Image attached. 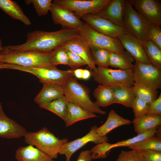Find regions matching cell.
Listing matches in <instances>:
<instances>
[{
	"instance_id": "1",
	"label": "cell",
	"mask_w": 161,
	"mask_h": 161,
	"mask_svg": "<svg viewBox=\"0 0 161 161\" xmlns=\"http://www.w3.org/2000/svg\"><path fill=\"white\" fill-rule=\"evenodd\" d=\"M78 36V29L62 28L54 32L35 30L27 34L26 41L24 43L3 47V50L11 52H50L71 39Z\"/></svg>"
},
{
	"instance_id": "2",
	"label": "cell",
	"mask_w": 161,
	"mask_h": 161,
	"mask_svg": "<svg viewBox=\"0 0 161 161\" xmlns=\"http://www.w3.org/2000/svg\"><path fill=\"white\" fill-rule=\"evenodd\" d=\"M52 51L41 52L32 51L11 52L3 50L0 54V63L27 67L57 68L50 62Z\"/></svg>"
},
{
	"instance_id": "3",
	"label": "cell",
	"mask_w": 161,
	"mask_h": 161,
	"mask_svg": "<svg viewBox=\"0 0 161 161\" xmlns=\"http://www.w3.org/2000/svg\"><path fill=\"white\" fill-rule=\"evenodd\" d=\"M24 141L36 148L53 159L56 158L63 145L68 141L66 138L60 139L46 127L38 131L27 132Z\"/></svg>"
},
{
	"instance_id": "4",
	"label": "cell",
	"mask_w": 161,
	"mask_h": 161,
	"mask_svg": "<svg viewBox=\"0 0 161 161\" xmlns=\"http://www.w3.org/2000/svg\"><path fill=\"white\" fill-rule=\"evenodd\" d=\"M64 95L68 102L77 105L95 114H106L105 111L97 107L90 98L89 89L72 77L62 86Z\"/></svg>"
},
{
	"instance_id": "5",
	"label": "cell",
	"mask_w": 161,
	"mask_h": 161,
	"mask_svg": "<svg viewBox=\"0 0 161 161\" xmlns=\"http://www.w3.org/2000/svg\"><path fill=\"white\" fill-rule=\"evenodd\" d=\"M91 72L94 80L99 85L114 87L133 86L134 83L132 69H113L98 66L96 71Z\"/></svg>"
},
{
	"instance_id": "6",
	"label": "cell",
	"mask_w": 161,
	"mask_h": 161,
	"mask_svg": "<svg viewBox=\"0 0 161 161\" xmlns=\"http://www.w3.org/2000/svg\"><path fill=\"white\" fill-rule=\"evenodd\" d=\"M79 36L89 46L123 54L125 51L119 40L99 32L85 22L78 29Z\"/></svg>"
},
{
	"instance_id": "7",
	"label": "cell",
	"mask_w": 161,
	"mask_h": 161,
	"mask_svg": "<svg viewBox=\"0 0 161 161\" xmlns=\"http://www.w3.org/2000/svg\"><path fill=\"white\" fill-rule=\"evenodd\" d=\"M123 21L128 32L141 43L147 40V31L151 24L134 9L129 0L125 1Z\"/></svg>"
},
{
	"instance_id": "8",
	"label": "cell",
	"mask_w": 161,
	"mask_h": 161,
	"mask_svg": "<svg viewBox=\"0 0 161 161\" xmlns=\"http://www.w3.org/2000/svg\"><path fill=\"white\" fill-rule=\"evenodd\" d=\"M111 0H54L53 3L73 12L80 18L87 14H96Z\"/></svg>"
},
{
	"instance_id": "9",
	"label": "cell",
	"mask_w": 161,
	"mask_h": 161,
	"mask_svg": "<svg viewBox=\"0 0 161 161\" xmlns=\"http://www.w3.org/2000/svg\"><path fill=\"white\" fill-rule=\"evenodd\" d=\"M134 82L158 90L161 88V68L135 62L132 69Z\"/></svg>"
},
{
	"instance_id": "10",
	"label": "cell",
	"mask_w": 161,
	"mask_h": 161,
	"mask_svg": "<svg viewBox=\"0 0 161 161\" xmlns=\"http://www.w3.org/2000/svg\"><path fill=\"white\" fill-rule=\"evenodd\" d=\"M80 18L96 31L112 37L118 38L128 32L125 27L96 15L87 14Z\"/></svg>"
},
{
	"instance_id": "11",
	"label": "cell",
	"mask_w": 161,
	"mask_h": 161,
	"mask_svg": "<svg viewBox=\"0 0 161 161\" xmlns=\"http://www.w3.org/2000/svg\"><path fill=\"white\" fill-rule=\"evenodd\" d=\"M97 126L95 125L91 128L89 132L83 137L65 144L59 154L65 155V161H70L72 155L88 143L92 142L97 144L109 141L108 138L106 136H101L97 133Z\"/></svg>"
},
{
	"instance_id": "12",
	"label": "cell",
	"mask_w": 161,
	"mask_h": 161,
	"mask_svg": "<svg viewBox=\"0 0 161 161\" xmlns=\"http://www.w3.org/2000/svg\"><path fill=\"white\" fill-rule=\"evenodd\" d=\"M50 11L54 23L63 28L78 29L84 23L72 11L53 2Z\"/></svg>"
},
{
	"instance_id": "13",
	"label": "cell",
	"mask_w": 161,
	"mask_h": 161,
	"mask_svg": "<svg viewBox=\"0 0 161 161\" xmlns=\"http://www.w3.org/2000/svg\"><path fill=\"white\" fill-rule=\"evenodd\" d=\"M134 9L151 24L161 25V5L157 0H129Z\"/></svg>"
},
{
	"instance_id": "14",
	"label": "cell",
	"mask_w": 161,
	"mask_h": 161,
	"mask_svg": "<svg viewBox=\"0 0 161 161\" xmlns=\"http://www.w3.org/2000/svg\"><path fill=\"white\" fill-rule=\"evenodd\" d=\"M118 39L124 49L127 50L135 62L151 64L145 54L141 43L133 35L128 32Z\"/></svg>"
},
{
	"instance_id": "15",
	"label": "cell",
	"mask_w": 161,
	"mask_h": 161,
	"mask_svg": "<svg viewBox=\"0 0 161 161\" xmlns=\"http://www.w3.org/2000/svg\"><path fill=\"white\" fill-rule=\"evenodd\" d=\"M65 49L79 55L86 62L91 70L97 69L89 46L79 36L73 38L62 45Z\"/></svg>"
},
{
	"instance_id": "16",
	"label": "cell",
	"mask_w": 161,
	"mask_h": 161,
	"mask_svg": "<svg viewBox=\"0 0 161 161\" xmlns=\"http://www.w3.org/2000/svg\"><path fill=\"white\" fill-rule=\"evenodd\" d=\"M26 129L5 114L0 104V137L7 139L17 138L24 137Z\"/></svg>"
},
{
	"instance_id": "17",
	"label": "cell",
	"mask_w": 161,
	"mask_h": 161,
	"mask_svg": "<svg viewBox=\"0 0 161 161\" xmlns=\"http://www.w3.org/2000/svg\"><path fill=\"white\" fill-rule=\"evenodd\" d=\"M125 0H111L100 12L96 14L124 27L123 16Z\"/></svg>"
},
{
	"instance_id": "18",
	"label": "cell",
	"mask_w": 161,
	"mask_h": 161,
	"mask_svg": "<svg viewBox=\"0 0 161 161\" xmlns=\"http://www.w3.org/2000/svg\"><path fill=\"white\" fill-rule=\"evenodd\" d=\"M64 95L62 86L53 83H43V86L34 98L40 108Z\"/></svg>"
},
{
	"instance_id": "19",
	"label": "cell",
	"mask_w": 161,
	"mask_h": 161,
	"mask_svg": "<svg viewBox=\"0 0 161 161\" xmlns=\"http://www.w3.org/2000/svg\"><path fill=\"white\" fill-rule=\"evenodd\" d=\"M18 161H55L54 159L30 145L19 148L16 151Z\"/></svg>"
},
{
	"instance_id": "20",
	"label": "cell",
	"mask_w": 161,
	"mask_h": 161,
	"mask_svg": "<svg viewBox=\"0 0 161 161\" xmlns=\"http://www.w3.org/2000/svg\"><path fill=\"white\" fill-rule=\"evenodd\" d=\"M132 122L134 131L138 134L144 133L160 126L161 115L147 114L134 117Z\"/></svg>"
},
{
	"instance_id": "21",
	"label": "cell",
	"mask_w": 161,
	"mask_h": 161,
	"mask_svg": "<svg viewBox=\"0 0 161 161\" xmlns=\"http://www.w3.org/2000/svg\"><path fill=\"white\" fill-rule=\"evenodd\" d=\"M132 121L125 118L117 114L114 110H111L109 112L107 119L101 126L97 127V133L101 136H106L113 129L120 126L130 124Z\"/></svg>"
},
{
	"instance_id": "22",
	"label": "cell",
	"mask_w": 161,
	"mask_h": 161,
	"mask_svg": "<svg viewBox=\"0 0 161 161\" xmlns=\"http://www.w3.org/2000/svg\"><path fill=\"white\" fill-rule=\"evenodd\" d=\"M0 9L13 19L21 21L25 25H31L30 20L16 2L11 0H0Z\"/></svg>"
},
{
	"instance_id": "23",
	"label": "cell",
	"mask_w": 161,
	"mask_h": 161,
	"mask_svg": "<svg viewBox=\"0 0 161 161\" xmlns=\"http://www.w3.org/2000/svg\"><path fill=\"white\" fill-rule=\"evenodd\" d=\"M68 112L64 121L66 127L79 121L97 117L95 114L88 111L74 104L68 102Z\"/></svg>"
},
{
	"instance_id": "24",
	"label": "cell",
	"mask_w": 161,
	"mask_h": 161,
	"mask_svg": "<svg viewBox=\"0 0 161 161\" xmlns=\"http://www.w3.org/2000/svg\"><path fill=\"white\" fill-rule=\"evenodd\" d=\"M96 99L94 102L98 107H106L114 103V87L108 86L99 85L93 92Z\"/></svg>"
},
{
	"instance_id": "25",
	"label": "cell",
	"mask_w": 161,
	"mask_h": 161,
	"mask_svg": "<svg viewBox=\"0 0 161 161\" xmlns=\"http://www.w3.org/2000/svg\"><path fill=\"white\" fill-rule=\"evenodd\" d=\"M114 103L121 104L131 108L136 95L133 86H119L114 87Z\"/></svg>"
},
{
	"instance_id": "26",
	"label": "cell",
	"mask_w": 161,
	"mask_h": 161,
	"mask_svg": "<svg viewBox=\"0 0 161 161\" xmlns=\"http://www.w3.org/2000/svg\"><path fill=\"white\" fill-rule=\"evenodd\" d=\"M134 60L127 51L123 54L110 52L109 66L122 70L132 69Z\"/></svg>"
},
{
	"instance_id": "27",
	"label": "cell",
	"mask_w": 161,
	"mask_h": 161,
	"mask_svg": "<svg viewBox=\"0 0 161 161\" xmlns=\"http://www.w3.org/2000/svg\"><path fill=\"white\" fill-rule=\"evenodd\" d=\"M68 103L66 97L63 95L41 108L53 112L64 121L68 112Z\"/></svg>"
},
{
	"instance_id": "28",
	"label": "cell",
	"mask_w": 161,
	"mask_h": 161,
	"mask_svg": "<svg viewBox=\"0 0 161 161\" xmlns=\"http://www.w3.org/2000/svg\"><path fill=\"white\" fill-rule=\"evenodd\" d=\"M133 87L136 97L144 100L150 105L158 96L157 90L146 85L134 82Z\"/></svg>"
},
{
	"instance_id": "29",
	"label": "cell",
	"mask_w": 161,
	"mask_h": 161,
	"mask_svg": "<svg viewBox=\"0 0 161 161\" xmlns=\"http://www.w3.org/2000/svg\"><path fill=\"white\" fill-rule=\"evenodd\" d=\"M142 44L151 64L161 68V49L148 40L143 42Z\"/></svg>"
},
{
	"instance_id": "30",
	"label": "cell",
	"mask_w": 161,
	"mask_h": 161,
	"mask_svg": "<svg viewBox=\"0 0 161 161\" xmlns=\"http://www.w3.org/2000/svg\"><path fill=\"white\" fill-rule=\"evenodd\" d=\"M128 147L137 150H151L161 152V138L154 135Z\"/></svg>"
},
{
	"instance_id": "31",
	"label": "cell",
	"mask_w": 161,
	"mask_h": 161,
	"mask_svg": "<svg viewBox=\"0 0 161 161\" xmlns=\"http://www.w3.org/2000/svg\"><path fill=\"white\" fill-rule=\"evenodd\" d=\"M92 57L96 65L107 68L109 66V58L110 52L105 49L89 46Z\"/></svg>"
},
{
	"instance_id": "32",
	"label": "cell",
	"mask_w": 161,
	"mask_h": 161,
	"mask_svg": "<svg viewBox=\"0 0 161 161\" xmlns=\"http://www.w3.org/2000/svg\"><path fill=\"white\" fill-rule=\"evenodd\" d=\"M158 127L145 133L138 134L137 135L133 137L120 141L114 144H112L110 149H111L114 148L120 147H128L150 137L154 136L157 132Z\"/></svg>"
},
{
	"instance_id": "33",
	"label": "cell",
	"mask_w": 161,
	"mask_h": 161,
	"mask_svg": "<svg viewBox=\"0 0 161 161\" xmlns=\"http://www.w3.org/2000/svg\"><path fill=\"white\" fill-rule=\"evenodd\" d=\"M50 62L52 65L56 66L60 64L69 65V61L67 50L62 45L52 51Z\"/></svg>"
},
{
	"instance_id": "34",
	"label": "cell",
	"mask_w": 161,
	"mask_h": 161,
	"mask_svg": "<svg viewBox=\"0 0 161 161\" xmlns=\"http://www.w3.org/2000/svg\"><path fill=\"white\" fill-rule=\"evenodd\" d=\"M26 4L32 3L35 9L38 16L41 17L47 14L50 11L52 4V0H27L25 1Z\"/></svg>"
},
{
	"instance_id": "35",
	"label": "cell",
	"mask_w": 161,
	"mask_h": 161,
	"mask_svg": "<svg viewBox=\"0 0 161 161\" xmlns=\"http://www.w3.org/2000/svg\"><path fill=\"white\" fill-rule=\"evenodd\" d=\"M112 144L104 142L97 144L90 150L92 160L104 159L106 157L111 150Z\"/></svg>"
},
{
	"instance_id": "36",
	"label": "cell",
	"mask_w": 161,
	"mask_h": 161,
	"mask_svg": "<svg viewBox=\"0 0 161 161\" xmlns=\"http://www.w3.org/2000/svg\"><path fill=\"white\" fill-rule=\"evenodd\" d=\"M115 161H146L138 151L131 149L129 151L122 150Z\"/></svg>"
},
{
	"instance_id": "37",
	"label": "cell",
	"mask_w": 161,
	"mask_h": 161,
	"mask_svg": "<svg viewBox=\"0 0 161 161\" xmlns=\"http://www.w3.org/2000/svg\"><path fill=\"white\" fill-rule=\"evenodd\" d=\"M150 105L144 100L136 97L131 107L135 117H138L147 114Z\"/></svg>"
},
{
	"instance_id": "38",
	"label": "cell",
	"mask_w": 161,
	"mask_h": 161,
	"mask_svg": "<svg viewBox=\"0 0 161 161\" xmlns=\"http://www.w3.org/2000/svg\"><path fill=\"white\" fill-rule=\"evenodd\" d=\"M147 40H149L161 49V29L159 25L151 24L147 33Z\"/></svg>"
},
{
	"instance_id": "39",
	"label": "cell",
	"mask_w": 161,
	"mask_h": 161,
	"mask_svg": "<svg viewBox=\"0 0 161 161\" xmlns=\"http://www.w3.org/2000/svg\"><path fill=\"white\" fill-rule=\"evenodd\" d=\"M66 49L69 61L68 66L71 68V69L74 70L81 66L86 65V62L80 56L69 50Z\"/></svg>"
},
{
	"instance_id": "40",
	"label": "cell",
	"mask_w": 161,
	"mask_h": 161,
	"mask_svg": "<svg viewBox=\"0 0 161 161\" xmlns=\"http://www.w3.org/2000/svg\"><path fill=\"white\" fill-rule=\"evenodd\" d=\"M144 157L146 161H161V152L151 150H137Z\"/></svg>"
},
{
	"instance_id": "41",
	"label": "cell",
	"mask_w": 161,
	"mask_h": 161,
	"mask_svg": "<svg viewBox=\"0 0 161 161\" xmlns=\"http://www.w3.org/2000/svg\"><path fill=\"white\" fill-rule=\"evenodd\" d=\"M147 114L161 115V94L149 106Z\"/></svg>"
},
{
	"instance_id": "42",
	"label": "cell",
	"mask_w": 161,
	"mask_h": 161,
	"mask_svg": "<svg viewBox=\"0 0 161 161\" xmlns=\"http://www.w3.org/2000/svg\"><path fill=\"white\" fill-rule=\"evenodd\" d=\"M92 160L90 151L88 150L81 151L76 161H92Z\"/></svg>"
},
{
	"instance_id": "43",
	"label": "cell",
	"mask_w": 161,
	"mask_h": 161,
	"mask_svg": "<svg viewBox=\"0 0 161 161\" xmlns=\"http://www.w3.org/2000/svg\"><path fill=\"white\" fill-rule=\"evenodd\" d=\"M91 76V71L86 69H83L82 79L86 80Z\"/></svg>"
},
{
	"instance_id": "44",
	"label": "cell",
	"mask_w": 161,
	"mask_h": 161,
	"mask_svg": "<svg viewBox=\"0 0 161 161\" xmlns=\"http://www.w3.org/2000/svg\"><path fill=\"white\" fill-rule=\"evenodd\" d=\"M83 69H77L74 70V76L78 79H82Z\"/></svg>"
},
{
	"instance_id": "45",
	"label": "cell",
	"mask_w": 161,
	"mask_h": 161,
	"mask_svg": "<svg viewBox=\"0 0 161 161\" xmlns=\"http://www.w3.org/2000/svg\"><path fill=\"white\" fill-rule=\"evenodd\" d=\"M3 47L2 46V41L0 38V54L2 50Z\"/></svg>"
}]
</instances>
